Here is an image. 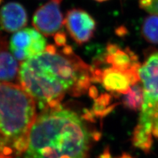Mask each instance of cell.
<instances>
[{
  "mask_svg": "<svg viewBox=\"0 0 158 158\" xmlns=\"http://www.w3.org/2000/svg\"><path fill=\"white\" fill-rule=\"evenodd\" d=\"M25 8L18 2H9L0 9V28L7 32H16L27 25Z\"/></svg>",
  "mask_w": 158,
  "mask_h": 158,
  "instance_id": "ba28073f",
  "label": "cell"
},
{
  "mask_svg": "<svg viewBox=\"0 0 158 158\" xmlns=\"http://www.w3.org/2000/svg\"><path fill=\"white\" fill-rule=\"evenodd\" d=\"M96 2H106L107 1V0H95Z\"/></svg>",
  "mask_w": 158,
  "mask_h": 158,
  "instance_id": "ac0fdd59",
  "label": "cell"
},
{
  "mask_svg": "<svg viewBox=\"0 0 158 158\" xmlns=\"http://www.w3.org/2000/svg\"><path fill=\"white\" fill-rule=\"evenodd\" d=\"M63 0H49L38 7L32 17V25L46 37L55 36L62 31L64 17L61 6Z\"/></svg>",
  "mask_w": 158,
  "mask_h": 158,
  "instance_id": "8992f818",
  "label": "cell"
},
{
  "mask_svg": "<svg viewBox=\"0 0 158 158\" xmlns=\"http://www.w3.org/2000/svg\"><path fill=\"white\" fill-rule=\"evenodd\" d=\"M36 117L35 101L21 86L0 82V158L24 155Z\"/></svg>",
  "mask_w": 158,
  "mask_h": 158,
  "instance_id": "3957f363",
  "label": "cell"
},
{
  "mask_svg": "<svg viewBox=\"0 0 158 158\" xmlns=\"http://www.w3.org/2000/svg\"><path fill=\"white\" fill-rule=\"evenodd\" d=\"M90 135L81 118L61 106L42 110L23 158H85Z\"/></svg>",
  "mask_w": 158,
  "mask_h": 158,
  "instance_id": "7a4b0ae2",
  "label": "cell"
},
{
  "mask_svg": "<svg viewBox=\"0 0 158 158\" xmlns=\"http://www.w3.org/2000/svg\"><path fill=\"white\" fill-rule=\"evenodd\" d=\"M90 67L71 47L48 45L37 56L22 62L18 81L42 110L61 106L69 94L80 95L90 83Z\"/></svg>",
  "mask_w": 158,
  "mask_h": 158,
  "instance_id": "6da1fadb",
  "label": "cell"
},
{
  "mask_svg": "<svg viewBox=\"0 0 158 158\" xmlns=\"http://www.w3.org/2000/svg\"><path fill=\"white\" fill-rule=\"evenodd\" d=\"M19 68L18 61L8 49L0 52V82H11L18 78Z\"/></svg>",
  "mask_w": 158,
  "mask_h": 158,
  "instance_id": "8fae6325",
  "label": "cell"
},
{
  "mask_svg": "<svg viewBox=\"0 0 158 158\" xmlns=\"http://www.w3.org/2000/svg\"><path fill=\"white\" fill-rule=\"evenodd\" d=\"M153 135L158 138V109L155 117L154 127H153Z\"/></svg>",
  "mask_w": 158,
  "mask_h": 158,
  "instance_id": "e0dca14e",
  "label": "cell"
},
{
  "mask_svg": "<svg viewBox=\"0 0 158 158\" xmlns=\"http://www.w3.org/2000/svg\"><path fill=\"white\" fill-rule=\"evenodd\" d=\"M142 82L143 102L138 125L133 135V144L146 152L152 146L153 127L158 109V52L151 53L138 69Z\"/></svg>",
  "mask_w": 158,
  "mask_h": 158,
  "instance_id": "277c9868",
  "label": "cell"
},
{
  "mask_svg": "<svg viewBox=\"0 0 158 158\" xmlns=\"http://www.w3.org/2000/svg\"><path fill=\"white\" fill-rule=\"evenodd\" d=\"M139 6L148 13L158 16V0H139Z\"/></svg>",
  "mask_w": 158,
  "mask_h": 158,
  "instance_id": "5bb4252c",
  "label": "cell"
},
{
  "mask_svg": "<svg viewBox=\"0 0 158 158\" xmlns=\"http://www.w3.org/2000/svg\"><path fill=\"white\" fill-rule=\"evenodd\" d=\"M8 49V42L6 36L0 32V52Z\"/></svg>",
  "mask_w": 158,
  "mask_h": 158,
  "instance_id": "2e32d148",
  "label": "cell"
},
{
  "mask_svg": "<svg viewBox=\"0 0 158 158\" xmlns=\"http://www.w3.org/2000/svg\"><path fill=\"white\" fill-rule=\"evenodd\" d=\"M47 46L46 40L35 28H25L15 32L10 39L9 48L18 61L23 62L42 53Z\"/></svg>",
  "mask_w": 158,
  "mask_h": 158,
  "instance_id": "5b68a950",
  "label": "cell"
},
{
  "mask_svg": "<svg viewBox=\"0 0 158 158\" xmlns=\"http://www.w3.org/2000/svg\"><path fill=\"white\" fill-rule=\"evenodd\" d=\"M54 40H55L56 45L58 47H63L66 46L67 36L65 32L61 31L57 32L56 35L54 36Z\"/></svg>",
  "mask_w": 158,
  "mask_h": 158,
  "instance_id": "9a60e30c",
  "label": "cell"
},
{
  "mask_svg": "<svg viewBox=\"0 0 158 158\" xmlns=\"http://www.w3.org/2000/svg\"><path fill=\"white\" fill-rule=\"evenodd\" d=\"M142 34L148 42L158 44V16L147 17L142 25Z\"/></svg>",
  "mask_w": 158,
  "mask_h": 158,
  "instance_id": "4fadbf2b",
  "label": "cell"
},
{
  "mask_svg": "<svg viewBox=\"0 0 158 158\" xmlns=\"http://www.w3.org/2000/svg\"><path fill=\"white\" fill-rule=\"evenodd\" d=\"M122 158H131V157L128 156H123Z\"/></svg>",
  "mask_w": 158,
  "mask_h": 158,
  "instance_id": "d6986e66",
  "label": "cell"
},
{
  "mask_svg": "<svg viewBox=\"0 0 158 158\" xmlns=\"http://www.w3.org/2000/svg\"><path fill=\"white\" fill-rule=\"evenodd\" d=\"M103 58L111 65V67L122 71L136 73L139 69L138 59L129 49H122L115 44H109Z\"/></svg>",
  "mask_w": 158,
  "mask_h": 158,
  "instance_id": "30bf717a",
  "label": "cell"
},
{
  "mask_svg": "<svg viewBox=\"0 0 158 158\" xmlns=\"http://www.w3.org/2000/svg\"><path fill=\"white\" fill-rule=\"evenodd\" d=\"M143 102V88L138 84L132 86L123 98L125 106L136 111L141 108Z\"/></svg>",
  "mask_w": 158,
  "mask_h": 158,
  "instance_id": "7c38bea8",
  "label": "cell"
},
{
  "mask_svg": "<svg viewBox=\"0 0 158 158\" xmlns=\"http://www.w3.org/2000/svg\"><path fill=\"white\" fill-rule=\"evenodd\" d=\"M138 74L118 70L112 67L105 69L101 74L104 88L111 92L126 94L137 82Z\"/></svg>",
  "mask_w": 158,
  "mask_h": 158,
  "instance_id": "9c48e42d",
  "label": "cell"
},
{
  "mask_svg": "<svg viewBox=\"0 0 158 158\" xmlns=\"http://www.w3.org/2000/svg\"><path fill=\"white\" fill-rule=\"evenodd\" d=\"M64 26L73 40L82 45L93 38L96 29V22L85 10L74 8L67 12Z\"/></svg>",
  "mask_w": 158,
  "mask_h": 158,
  "instance_id": "52a82bcc",
  "label": "cell"
}]
</instances>
